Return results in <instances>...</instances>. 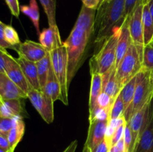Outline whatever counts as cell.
Segmentation results:
<instances>
[{"label":"cell","mask_w":153,"mask_h":152,"mask_svg":"<svg viewBox=\"0 0 153 152\" xmlns=\"http://www.w3.org/2000/svg\"><path fill=\"white\" fill-rule=\"evenodd\" d=\"M4 37L6 42L13 47L16 48L21 43L17 32L11 25H4Z\"/></svg>","instance_id":"27"},{"label":"cell","mask_w":153,"mask_h":152,"mask_svg":"<svg viewBox=\"0 0 153 152\" xmlns=\"http://www.w3.org/2000/svg\"><path fill=\"white\" fill-rule=\"evenodd\" d=\"M151 76H152V79L153 80V69L151 70Z\"/></svg>","instance_id":"47"},{"label":"cell","mask_w":153,"mask_h":152,"mask_svg":"<svg viewBox=\"0 0 153 152\" xmlns=\"http://www.w3.org/2000/svg\"><path fill=\"white\" fill-rule=\"evenodd\" d=\"M102 75V92L108 94L113 99H116L120 92V87L116 75V68Z\"/></svg>","instance_id":"17"},{"label":"cell","mask_w":153,"mask_h":152,"mask_svg":"<svg viewBox=\"0 0 153 152\" xmlns=\"http://www.w3.org/2000/svg\"><path fill=\"white\" fill-rule=\"evenodd\" d=\"M0 148L5 149V150H11L10 147V145H9L7 137L1 134H0Z\"/></svg>","instance_id":"42"},{"label":"cell","mask_w":153,"mask_h":152,"mask_svg":"<svg viewBox=\"0 0 153 152\" xmlns=\"http://www.w3.org/2000/svg\"><path fill=\"white\" fill-rule=\"evenodd\" d=\"M104 0H82L83 5L88 8L97 10Z\"/></svg>","instance_id":"37"},{"label":"cell","mask_w":153,"mask_h":152,"mask_svg":"<svg viewBox=\"0 0 153 152\" xmlns=\"http://www.w3.org/2000/svg\"><path fill=\"white\" fill-rule=\"evenodd\" d=\"M126 0H104L97 10L94 23L96 43L103 42L111 35L114 28L125 20Z\"/></svg>","instance_id":"2"},{"label":"cell","mask_w":153,"mask_h":152,"mask_svg":"<svg viewBox=\"0 0 153 152\" xmlns=\"http://www.w3.org/2000/svg\"><path fill=\"white\" fill-rule=\"evenodd\" d=\"M143 0H126L125 19L132 13L137 4Z\"/></svg>","instance_id":"35"},{"label":"cell","mask_w":153,"mask_h":152,"mask_svg":"<svg viewBox=\"0 0 153 152\" xmlns=\"http://www.w3.org/2000/svg\"><path fill=\"white\" fill-rule=\"evenodd\" d=\"M25 123L22 119V116H17L13 118V126L7 135V139L10 149L13 151L23 137L25 134Z\"/></svg>","instance_id":"18"},{"label":"cell","mask_w":153,"mask_h":152,"mask_svg":"<svg viewBox=\"0 0 153 152\" xmlns=\"http://www.w3.org/2000/svg\"><path fill=\"white\" fill-rule=\"evenodd\" d=\"M89 122L90 125L85 145L93 150L105 140V134L108 122L94 119Z\"/></svg>","instance_id":"13"},{"label":"cell","mask_w":153,"mask_h":152,"mask_svg":"<svg viewBox=\"0 0 153 152\" xmlns=\"http://www.w3.org/2000/svg\"><path fill=\"white\" fill-rule=\"evenodd\" d=\"M136 83H137V75L131 78L128 83H126L120 92L121 97H122L124 106H125V111L132 102L134 91H135Z\"/></svg>","instance_id":"25"},{"label":"cell","mask_w":153,"mask_h":152,"mask_svg":"<svg viewBox=\"0 0 153 152\" xmlns=\"http://www.w3.org/2000/svg\"><path fill=\"white\" fill-rule=\"evenodd\" d=\"M121 25L114 28L111 35L103 42L100 51L91 58L90 61L91 74L99 73L103 75L116 68L117 46Z\"/></svg>","instance_id":"3"},{"label":"cell","mask_w":153,"mask_h":152,"mask_svg":"<svg viewBox=\"0 0 153 152\" xmlns=\"http://www.w3.org/2000/svg\"><path fill=\"white\" fill-rule=\"evenodd\" d=\"M78 146V141L77 140H74L72 142L70 145L67 147V148L63 152H76V148Z\"/></svg>","instance_id":"43"},{"label":"cell","mask_w":153,"mask_h":152,"mask_svg":"<svg viewBox=\"0 0 153 152\" xmlns=\"http://www.w3.org/2000/svg\"><path fill=\"white\" fill-rule=\"evenodd\" d=\"M20 11L30 18L37 34H40V13L37 0H30L28 5L20 6Z\"/></svg>","instance_id":"23"},{"label":"cell","mask_w":153,"mask_h":152,"mask_svg":"<svg viewBox=\"0 0 153 152\" xmlns=\"http://www.w3.org/2000/svg\"><path fill=\"white\" fill-rule=\"evenodd\" d=\"M91 75V84L89 96V114L92 113L97 106V99L102 92V75L99 73Z\"/></svg>","instance_id":"20"},{"label":"cell","mask_w":153,"mask_h":152,"mask_svg":"<svg viewBox=\"0 0 153 152\" xmlns=\"http://www.w3.org/2000/svg\"><path fill=\"white\" fill-rule=\"evenodd\" d=\"M16 61L20 66L30 86L32 89L41 90L40 83H39L38 73H37L36 63L28 61L21 56L18 57V58H16Z\"/></svg>","instance_id":"16"},{"label":"cell","mask_w":153,"mask_h":152,"mask_svg":"<svg viewBox=\"0 0 153 152\" xmlns=\"http://www.w3.org/2000/svg\"><path fill=\"white\" fill-rule=\"evenodd\" d=\"M126 124H124V125H121L120 127L117 128L115 131L113 137H112L111 140L110 142V147L113 148L121 139L123 138L124 137V133H125V129H126Z\"/></svg>","instance_id":"33"},{"label":"cell","mask_w":153,"mask_h":152,"mask_svg":"<svg viewBox=\"0 0 153 152\" xmlns=\"http://www.w3.org/2000/svg\"><path fill=\"white\" fill-rule=\"evenodd\" d=\"M46 95L50 97L52 101L55 102L57 100L61 101V90L59 81L54 72L52 66L49 70V75L46 80V84L41 89Z\"/></svg>","instance_id":"21"},{"label":"cell","mask_w":153,"mask_h":152,"mask_svg":"<svg viewBox=\"0 0 153 152\" xmlns=\"http://www.w3.org/2000/svg\"><path fill=\"white\" fill-rule=\"evenodd\" d=\"M94 119L100 121H108L109 122L110 119V110L106 109L97 107L94 111L89 114V122Z\"/></svg>","instance_id":"30"},{"label":"cell","mask_w":153,"mask_h":152,"mask_svg":"<svg viewBox=\"0 0 153 152\" xmlns=\"http://www.w3.org/2000/svg\"><path fill=\"white\" fill-rule=\"evenodd\" d=\"M152 99L153 80L151 70L142 68L137 75V83L132 102L123 113L126 121L128 122L134 113L151 102Z\"/></svg>","instance_id":"4"},{"label":"cell","mask_w":153,"mask_h":152,"mask_svg":"<svg viewBox=\"0 0 153 152\" xmlns=\"http://www.w3.org/2000/svg\"><path fill=\"white\" fill-rule=\"evenodd\" d=\"M114 101L115 100L113 99L111 96H109L108 94L102 92V93L100 94V96L98 97V99H97V106L99 107H101V108L111 110V108Z\"/></svg>","instance_id":"31"},{"label":"cell","mask_w":153,"mask_h":152,"mask_svg":"<svg viewBox=\"0 0 153 152\" xmlns=\"http://www.w3.org/2000/svg\"><path fill=\"white\" fill-rule=\"evenodd\" d=\"M13 126V118H5L0 116V134L7 137Z\"/></svg>","instance_id":"32"},{"label":"cell","mask_w":153,"mask_h":152,"mask_svg":"<svg viewBox=\"0 0 153 152\" xmlns=\"http://www.w3.org/2000/svg\"><path fill=\"white\" fill-rule=\"evenodd\" d=\"M145 1L146 0L140 1L135 7L132 13L129 16H128V28H129L131 40L140 54L141 61L142 57H143V48H144L142 14H143V7Z\"/></svg>","instance_id":"8"},{"label":"cell","mask_w":153,"mask_h":152,"mask_svg":"<svg viewBox=\"0 0 153 152\" xmlns=\"http://www.w3.org/2000/svg\"><path fill=\"white\" fill-rule=\"evenodd\" d=\"M148 5H149V12H150V14L152 16V20H153V0H147Z\"/></svg>","instance_id":"44"},{"label":"cell","mask_w":153,"mask_h":152,"mask_svg":"<svg viewBox=\"0 0 153 152\" xmlns=\"http://www.w3.org/2000/svg\"><path fill=\"white\" fill-rule=\"evenodd\" d=\"M110 145H108V143L104 140L103 142H102L100 145L97 146L94 149L91 150L92 152H109L110 151Z\"/></svg>","instance_id":"40"},{"label":"cell","mask_w":153,"mask_h":152,"mask_svg":"<svg viewBox=\"0 0 153 152\" xmlns=\"http://www.w3.org/2000/svg\"><path fill=\"white\" fill-rule=\"evenodd\" d=\"M5 24L3 23L2 22L0 21V48L3 49H13V50L16 51V47H13V46H10V44L6 42L5 39H4V27Z\"/></svg>","instance_id":"36"},{"label":"cell","mask_w":153,"mask_h":152,"mask_svg":"<svg viewBox=\"0 0 153 152\" xmlns=\"http://www.w3.org/2000/svg\"><path fill=\"white\" fill-rule=\"evenodd\" d=\"M151 44H152V46H153V41L152 42V43H151Z\"/></svg>","instance_id":"48"},{"label":"cell","mask_w":153,"mask_h":152,"mask_svg":"<svg viewBox=\"0 0 153 152\" xmlns=\"http://www.w3.org/2000/svg\"><path fill=\"white\" fill-rule=\"evenodd\" d=\"M124 112H125V106H124L122 97H121L120 94H119V95L115 99L111 108L110 119H115V118H118L123 116Z\"/></svg>","instance_id":"29"},{"label":"cell","mask_w":153,"mask_h":152,"mask_svg":"<svg viewBox=\"0 0 153 152\" xmlns=\"http://www.w3.org/2000/svg\"><path fill=\"white\" fill-rule=\"evenodd\" d=\"M28 98L27 94L15 84L4 72H0V101Z\"/></svg>","instance_id":"12"},{"label":"cell","mask_w":153,"mask_h":152,"mask_svg":"<svg viewBox=\"0 0 153 152\" xmlns=\"http://www.w3.org/2000/svg\"><path fill=\"white\" fill-rule=\"evenodd\" d=\"M131 43H132V40H131L129 28H128V17H126L121 25L120 34L118 39L117 46L116 68L119 65L121 60L125 56Z\"/></svg>","instance_id":"15"},{"label":"cell","mask_w":153,"mask_h":152,"mask_svg":"<svg viewBox=\"0 0 153 152\" xmlns=\"http://www.w3.org/2000/svg\"><path fill=\"white\" fill-rule=\"evenodd\" d=\"M39 43L47 51L51 52L63 46L58 26H49L39 34Z\"/></svg>","instance_id":"14"},{"label":"cell","mask_w":153,"mask_h":152,"mask_svg":"<svg viewBox=\"0 0 153 152\" xmlns=\"http://www.w3.org/2000/svg\"><path fill=\"white\" fill-rule=\"evenodd\" d=\"M49 26H56V0H40Z\"/></svg>","instance_id":"26"},{"label":"cell","mask_w":153,"mask_h":152,"mask_svg":"<svg viewBox=\"0 0 153 152\" xmlns=\"http://www.w3.org/2000/svg\"><path fill=\"white\" fill-rule=\"evenodd\" d=\"M151 102L145 105L141 110L134 113L131 119H129L127 125L131 130V135H132V142L137 147L139 139L145 128L146 122H147L148 116H149V109H150Z\"/></svg>","instance_id":"10"},{"label":"cell","mask_w":153,"mask_h":152,"mask_svg":"<svg viewBox=\"0 0 153 152\" xmlns=\"http://www.w3.org/2000/svg\"><path fill=\"white\" fill-rule=\"evenodd\" d=\"M82 152H92V151H91V149L87 145L85 144V145H84V148H83V150H82Z\"/></svg>","instance_id":"45"},{"label":"cell","mask_w":153,"mask_h":152,"mask_svg":"<svg viewBox=\"0 0 153 152\" xmlns=\"http://www.w3.org/2000/svg\"><path fill=\"white\" fill-rule=\"evenodd\" d=\"M0 152H14V151H13L11 150H5V149L0 148Z\"/></svg>","instance_id":"46"},{"label":"cell","mask_w":153,"mask_h":152,"mask_svg":"<svg viewBox=\"0 0 153 152\" xmlns=\"http://www.w3.org/2000/svg\"><path fill=\"white\" fill-rule=\"evenodd\" d=\"M142 68L148 70L153 69V46L151 43L144 46L143 48Z\"/></svg>","instance_id":"28"},{"label":"cell","mask_w":153,"mask_h":152,"mask_svg":"<svg viewBox=\"0 0 153 152\" xmlns=\"http://www.w3.org/2000/svg\"><path fill=\"white\" fill-rule=\"evenodd\" d=\"M27 97L36 109L42 119L47 124L54 121V101L43 91L31 88L27 93Z\"/></svg>","instance_id":"7"},{"label":"cell","mask_w":153,"mask_h":152,"mask_svg":"<svg viewBox=\"0 0 153 152\" xmlns=\"http://www.w3.org/2000/svg\"><path fill=\"white\" fill-rule=\"evenodd\" d=\"M7 55H8V53H7L6 49L0 48V72H4Z\"/></svg>","instance_id":"39"},{"label":"cell","mask_w":153,"mask_h":152,"mask_svg":"<svg viewBox=\"0 0 153 152\" xmlns=\"http://www.w3.org/2000/svg\"><path fill=\"white\" fill-rule=\"evenodd\" d=\"M7 7L10 10V13L16 17H19L20 13V6L18 0H4Z\"/></svg>","instance_id":"34"},{"label":"cell","mask_w":153,"mask_h":152,"mask_svg":"<svg viewBox=\"0 0 153 152\" xmlns=\"http://www.w3.org/2000/svg\"><path fill=\"white\" fill-rule=\"evenodd\" d=\"M16 52L19 56L34 63L38 62L49 53L40 43L28 40L17 46Z\"/></svg>","instance_id":"11"},{"label":"cell","mask_w":153,"mask_h":152,"mask_svg":"<svg viewBox=\"0 0 153 152\" xmlns=\"http://www.w3.org/2000/svg\"><path fill=\"white\" fill-rule=\"evenodd\" d=\"M4 73L15 84L17 85L26 94L31 89L20 66L16 62V58L12 57L9 54L7 55L6 59Z\"/></svg>","instance_id":"9"},{"label":"cell","mask_w":153,"mask_h":152,"mask_svg":"<svg viewBox=\"0 0 153 152\" xmlns=\"http://www.w3.org/2000/svg\"><path fill=\"white\" fill-rule=\"evenodd\" d=\"M97 10L82 5L74 27L67 40L63 43L67 52V85L82 66L91 37L94 34Z\"/></svg>","instance_id":"1"},{"label":"cell","mask_w":153,"mask_h":152,"mask_svg":"<svg viewBox=\"0 0 153 152\" xmlns=\"http://www.w3.org/2000/svg\"><path fill=\"white\" fill-rule=\"evenodd\" d=\"M116 130L117 129H115V128H114L113 127L111 126L109 124L108 125L107 128H106L105 134V141L108 143L109 145H110L111 140L112 137H113V136H114V134Z\"/></svg>","instance_id":"41"},{"label":"cell","mask_w":153,"mask_h":152,"mask_svg":"<svg viewBox=\"0 0 153 152\" xmlns=\"http://www.w3.org/2000/svg\"><path fill=\"white\" fill-rule=\"evenodd\" d=\"M142 69L140 55L134 43H131L119 65L116 68V75L120 87L122 89L126 83L135 77Z\"/></svg>","instance_id":"5"},{"label":"cell","mask_w":153,"mask_h":152,"mask_svg":"<svg viewBox=\"0 0 153 152\" xmlns=\"http://www.w3.org/2000/svg\"><path fill=\"white\" fill-rule=\"evenodd\" d=\"M144 46L150 44L153 40V20L150 14L147 0L144 1L142 14Z\"/></svg>","instance_id":"22"},{"label":"cell","mask_w":153,"mask_h":152,"mask_svg":"<svg viewBox=\"0 0 153 152\" xmlns=\"http://www.w3.org/2000/svg\"><path fill=\"white\" fill-rule=\"evenodd\" d=\"M152 41H153V40H152Z\"/></svg>","instance_id":"49"},{"label":"cell","mask_w":153,"mask_h":152,"mask_svg":"<svg viewBox=\"0 0 153 152\" xmlns=\"http://www.w3.org/2000/svg\"><path fill=\"white\" fill-rule=\"evenodd\" d=\"M24 107L22 99H10L0 101V116L5 118H13L22 116Z\"/></svg>","instance_id":"19"},{"label":"cell","mask_w":153,"mask_h":152,"mask_svg":"<svg viewBox=\"0 0 153 152\" xmlns=\"http://www.w3.org/2000/svg\"><path fill=\"white\" fill-rule=\"evenodd\" d=\"M127 122L126 121L125 118L123 116H120V117L115 118V119H111L109 120L108 124L111 126L113 127L115 129H117L119 127H120L121 125H124V124H126Z\"/></svg>","instance_id":"38"},{"label":"cell","mask_w":153,"mask_h":152,"mask_svg":"<svg viewBox=\"0 0 153 152\" xmlns=\"http://www.w3.org/2000/svg\"><path fill=\"white\" fill-rule=\"evenodd\" d=\"M36 65H37V73H38L39 83H40V89H42L46 84L49 70L52 67L50 53L49 52L43 59L36 63Z\"/></svg>","instance_id":"24"},{"label":"cell","mask_w":153,"mask_h":152,"mask_svg":"<svg viewBox=\"0 0 153 152\" xmlns=\"http://www.w3.org/2000/svg\"><path fill=\"white\" fill-rule=\"evenodd\" d=\"M51 63L54 72L59 81L61 90V101L65 105L68 104V89L67 85V52L65 46L49 52Z\"/></svg>","instance_id":"6"}]
</instances>
